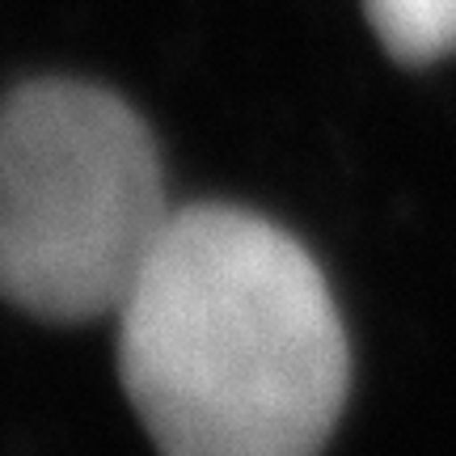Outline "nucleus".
<instances>
[{"instance_id":"nucleus-1","label":"nucleus","mask_w":456,"mask_h":456,"mask_svg":"<svg viewBox=\"0 0 456 456\" xmlns=\"http://www.w3.org/2000/svg\"><path fill=\"white\" fill-rule=\"evenodd\" d=\"M118 372L161 456H317L351 389L322 266L266 216L174 208L118 305Z\"/></svg>"},{"instance_id":"nucleus-2","label":"nucleus","mask_w":456,"mask_h":456,"mask_svg":"<svg viewBox=\"0 0 456 456\" xmlns=\"http://www.w3.org/2000/svg\"><path fill=\"white\" fill-rule=\"evenodd\" d=\"M161 152L110 89L30 81L0 102V296L38 322L118 313L169 224Z\"/></svg>"},{"instance_id":"nucleus-3","label":"nucleus","mask_w":456,"mask_h":456,"mask_svg":"<svg viewBox=\"0 0 456 456\" xmlns=\"http://www.w3.org/2000/svg\"><path fill=\"white\" fill-rule=\"evenodd\" d=\"M363 13L402 64H436L456 51V0H363Z\"/></svg>"}]
</instances>
